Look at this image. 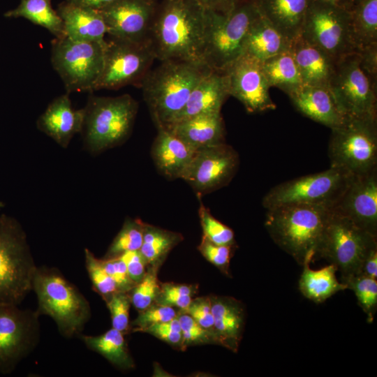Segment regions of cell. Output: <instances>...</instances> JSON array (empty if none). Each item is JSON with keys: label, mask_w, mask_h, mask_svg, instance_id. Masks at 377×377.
Returning a JSON list of instances; mask_svg holds the SVG:
<instances>
[{"label": "cell", "mask_w": 377, "mask_h": 377, "mask_svg": "<svg viewBox=\"0 0 377 377\" xmlns=\"http://www.w3.org/2000/svg\"><path fill=\"white\" fill-rule=\"evenodd\" d=\"M207 24V10L195 0H163L149 36L156 59L205 65Z\"/></svg>", "instance_id": "6da1fadb"}, {"label": "cell", "mask_w": 377, "mask_h": 377, "mask_svg": "<svg viewBox=\"0 0 377 377\" xmlns=\"http://www.w3.org/2000/svg\"><path fill=\"white\" fill-rule=\"evenodd\" d=\"M210 71L200 64L168 60L147 72L140 86L157 128L169 127L195 86Z\"/></svg>", "instance_id": "7a4b0ae2"}, {"label": "cell", "mask_w": 377, "mask_h": 377, "mask_svg": "<svg viewBox=\"0 0 377 377\" xmlns=\"http://www.w3.org/2000/svg\"><path fill=\"white\" fill-rule=\"evenodd\" d=\"M332 207L292 204L267 209L265 226L273 241L302 265L316 258Z\"/></svg>", "instance_id": "3957f363"}, {"label": "cell", "mask_w": 377, "mask_h": 377, "mask_svg": "<svg viewBox=\"0 0 377 377\" xmlns=\"http://www.w3.org/2000/svg\"><path fill=\"white\" fill-rule=\"evenodd\" d=\"M33 291L38 300L37 312L50 316L63 337L69 339L81 334L91 318L89 303L58 269L38 267Z\"/></svg>", "instance_id": "277c9868"}, {"label": "cell", "mask_w": 377, "mask_h": 377, "mask_svg": "<svg viewBox=\"0 0 377 377\" xmlns=\"http://www.w3.org/2000/svg\"><path fill=\"white\" fill-rule=\"evenodd\" d=\"M84 108L82 135L85 149L97 154L122 144L129 137L138 104L129 94L90 96Z\"/></svg>", "instance_id": "5b68a950"}, {"label": "cell", "mask_w": 377, "mask_h": 377, "mask_svg": "<svg viewBox=\"0 0 377 377\" xmlns=\"http://www.w3.org/2000/svg\"><path fill=\"white\" fill-rule=\"evenodd\" d=\"M259 14L255 0H237L227 14L207 10L204 64L225 71L240 57L250 27Z\"/></svg>", "instance_id": "8992f818"}, {"label": "cell", "mask_w": 377, "mask_h": 377, "mask_svg": "<svg viewBox=\"0 0 377 377\" xmlns=\"http://www.w3.org/2000/svg\"><path fill=\"white\" fill-rule=\"evenodd\" d=\"M37 267L21 224L1 214L0 303L20 305L33 290Z\"/></svg>", "instance_id": "52a82bcc"}, {"label": "cell", "mask_w": 377, "mask_h": 377, "mask_svg": "<svg viewBox=\"0 0 377 377\" xmlns=\"http://www.w3.org/2000/svg\"><path fill=\"white\" fill-rule=\"evenodd\" d=\"M377 246V237L332 208L316 258H325L341 274V282L361 274L365 258Z\"/></svg>", "instance_id": "ba28073f"}, {"label": "cell", "mask_w": 377, "mask_h": 377, "mask_svg": "<svg viewBox=\"0 0 377 377\" xmlns=\"http://www.w3.org/2000/svg\"><path fill=\"white\" fill-rule=\"evenodd\" d=\"M328 155L330 167L353 176L377 169V118H346L331 129Z\"/></svg>", "instance_id": "9c48e42d"}, {"label": "cell", "mask_w": 377, "mask_h": 377, "mask_svg": "<svg viewBox=\"0 0 377 377\" xmlns=\"http://www.w3.org/2000/svg\"><path fill=\"white\" fill-rule=\"evenodd\" d=\"M105 44L106 40H75L66 36L52 40V65L67 93L95 90L103 67Z\"/></svg>", "instance_id": "30bf717a"}, {"label": "cell", "mask_w": 377, "mask_h": 377, "mask_svg": "<svg viewBox=\"0 0 377 377\" xmlns=\"http://www.w3.org/2000/svg\"><path fill=\"white\" fill-rule=\"evenodd\" d=\"M353 175L334 167L295 178L271 188L263 197L266 209L292 205L309 204L333 207Z\"/></svg>", "instance_id": "8fae6325"}, {"label": "cell", "mask_w": 377, "mask_h": 377, "mask_svg": "<svg viewBox=\"0 0 377 377\" xmlns=\"http://www.w3.org/2000/svg\"><path fill=\"white\" fill-rule=\"evenodd\" d=\"M334 60L357 53L354 45L348 9L321 0H311L300 36Z\"/></svg>", "instance_id": "7c38bea8"}, {"label": "cell", "mask_w": 377, "mask_h": 377, "mask_svg": "<svg viewBox=\"0 0 377 377\" xmlns=\"http://www.w3.org/2000/svg\"><path fill=\"white\" fill-rule=\"evenodd\" d=\"M329 89L346 118H377V85L363 71L358 53L337 62Z\"/></svg>", "instance_id": "4fadbf2b"}, {"label": "cell", "mask_w": 377, "mask_h": 377, "mask_svg": "<svg viewBox=\"0 0 377 377\" xmlns=\"http://www.w3.org/2000/svg\"><path fill=\"white\" fill-rule=\"evenodd\" d=\"M37 311L0 303V373H12L37 347L40 337Z\"/></svg>", "instance_id": "5bb4252c"}, {"label": "cell", "mask_w": 377, "mask_h": 377, "mask_svg": "<svg viewBox=\"0 0 377 377\" xmlns=\"http://www.w3.org/2000/svg\"><path fill=\"white\" fill-rule=\"evenodd\" d=\"M155 59L149 40L132 42L112 38L106 40L103 67L95 90L140 85Z\"/></svg>", "instance_id": "9a60e30c"}, {"label": "cell", "mask_w": 377, "mask_h": 377, "mask_svg": "<svg viewBox=\"0 0 377 377\" xmlns=\"http://www.w3.org/2000/svg\"><path fill=\"white\" fill-rule=\"evenodd\" d=\"M239 164L236 150L225 142L195 151L181 179L187 182L198 197L228 185Z\"/></svg>", "instance_id": "2e32d148"}, {"label": "cell", "mask_w": 377, "mask_h": 377, "mask_svg": "<svg viewBox=\"0 0 377 377\" xmlns=\"http://www.w3.org/2000/svg\"><path fill=\"white\" fill-rule=\"evenodd\" d=\"M230 96L239 101L250 113L273 110L276 105L272 100L270 86L262 67V62L243 54L226 71Z\"/></svg>", "instance_id": "e0dca14e"}, {"label": "cell", "mask_w": 377, "mask_h": 377, "mask_svg": "<svg viewBox=\"0 0 377 377\" xmlns=\"http://www.w3.org/2000/svg\"><path fill=\"white\" fill-rule=\"evenodd\" d=\"M156 10L154 0H117L98 11L112 38L144 42L149 40Z\"/></svg>", "instance_id": "ac0fdd59"}, {"label": "cell", "mask_w": 377, "mask_h": 377, "mask_svg": "<svg viewBox=\"0 0 377 377\" xmlns=\"http://www.w3.org/2000/svg\"><path fill=\"white\" fill-rule=\"evenodd\" d=\"M332 209L377 237V169L353 176Z\"/></svg>", "instance_id": "d6986e66"}, {"label": "cell", "mask_w": 377, "mask_h": 377, "mask_svg": "<svg viewBox=\"0 0 377 377\" xmlns=\"http://www.w3.org/2000/svg\"><path fill=\"white\" fill-rule=\"evenodd\" d=\"M84 117V108H73L69 93L54 98L38 117V128L66 148L73 137L81 133Z\"/></svg>", "instance_id": "ffe728a7"}, {"label": "cell", "mask_w": 377, "mask_h": 377, "mask_svg": "<svg viewBox=\"0 0 377 377\" xmlns=\"http://www.w3.org/2000/svg\"><path fill=\"white\" fill-rule=\"evenodd\" d=\"M229 96L228 80L225 71H210L195 86L184 108L169 127L196 115L221 112Z\"/></svg>", "instance_id": "44dd1931"}, {"label": "cell", "mask_w": 377, "mask_h": 377, "mask_svg": "<svg viewBox=\"0 0 377 377\" xmlns=\"http://www.w3.org/2000/svg\"><path fill=\"white\" fill-rule=\"evenodd\" d=\"M288 96L300 113L330 129L340 126L346 119L329 88L302 85Z\"/></svg>", "instance_id": "7402d4cb"}, {"label": "cell", "mask_w": 377, "mask_h": 377, "mask_svg": "<svg viewBox=\"0 0 377 377\" xmlns=\"http://www.w3.org/2000/svg\"><path fill=\"white\" fill-rule=\"evenodd\" d=\"M195 152V150L168 129L158 128L151 154L156 168L165 178H181Z\"/></svg>", "instance_id": "603a6c76"}, {"label": "cell", "mask_w": 377, "mask_h": 377, "mask_svg": "<svg viewBox=\"0 0 377 377\" xmlns=\"http://www.w3.org/2000/svg\"><path fill=\"white\" fill-rule=\"evenodd\" d=\"M290 51L299 68L303 85L329 88L338 61L301 36L291 42Z\"/></svg>", "instance_id": "cb8c5ba5"}, {"label": "cell", "mask_w": 377, "mask_h": 377, "mask_svg": "<svg viewBox=\"0 0 377 377\" xmlns=\"http://www.w3.org/2000/svg\"><path fill=\"white\" fill-rule=\"evenodd\" d=\"M166 129L195 151L224 142L225 127L221 112L196 115Z\"/></svg>", "instance_id": "d4e9b609"}, {"label": "cell", "mask_w": 377, "mask_h": 377, "mask_svg": "<svg viewBox=\"0 0 377 377\" xmlns=\"http://www.w3.org/2000/svg\"><path fill=\"white\" fill-rule=\"evenodd\" d=\"M57 12L66 37L75 40L105 41L107 27L98 10L66 1L59 6Z\"/></svg>", "instance_id": "484cf974"}, {"label": "cell", "mask_w": 377, "mask_h": 377, "mask_svg": "<svg viewBox=\"0 0 377 377\" xmlns=\"http://www.w3.org/2000/svg\"><path fill=\"white\" fill-rule=\"evenodd\" d=\"M210 300L214 330L219 343L237 352L244 326L243 306L232 297H214Z\"/></svg>", "instance_id": "4316f807"}, {"label": "cell", "mask_w": 377, "mask_h": 377, "mask_svg": "<svg viewBox=\"0 0 377 377\" xmlns=\"http://www.w3.org/2000/svg\"><path fill=\"white\" fill-rule=\"evenodd\" d=\"M258 8L291 42L300 36L311 0H255Z\"/></svg>", "instance_id": "83f0119b"}, {"label": "cell", "mask_w": 377, "mask_h": 377, "mask_svg": "<svg viewBox=\"0 0 377 377\" xmlns=\"http://www.w3.org/2000/svg\"><path fill=\"white\" fill-rule=\"evenodd\" d=\"M290 45L291 41L260 13L249 30L244 54L263 62L274 56L289 51Z\"/></svg>", "instance_id": "f1b7e54d"}, {"label": "cell", "mask_w": 377, "mask_h": 377, "mask_svg": "<svg viewBox=\"0 0 377 377\" xmlns=\"http://www.w3.org/2000/svg\"><path fill=\"white\" fill-rule=\"evenodd\" d=\"M311 260L302 265L303 271L299 281L301 293L312 302H324L337 293L347 289V286L339 282L336 276L337 267L332 265L314 270L310 268Z\"/></svg>", "instance_id": "f546056e"}, {"label": "cell", "mask_w": 377, "mask_h": 377, "mask_svg": "<svg viewBox=\"0 0 377 377\" xmlns=\"http://www.w3.org/2000/svg\"><path fill=\"white\" fill-rule=\"evenodd\" d=\"M79 337L89 349L101 354L114 366L123 369L133 367L134 363L121 332L112 327L98 336L80 334Z\"/></svg>", "instance_id": "4dcf8cb0"}, {"label": "cell", "mask_w": 377, "mask_h": 377, "mask_svg": "<svg viewBox=\"0 0 377 377\" xmlns=\"http://www.w3.org/2000/svg\"><path fill=\"white\" fill-rule=\"evenodd\" d=\"M348 10L352 38L357 53L377 44V0H361Z\"/></svg>", "instance_id": "1f68e13d"}, {"label": "cell", "mask_w": 377, "mask_h": 377, "mask_svg": "<svg viewBox=\"0 0 377 377\" xmlns=\"http://www.w3.org/2000/svg\"><path fill=\"white\" fill-rule=\"evenodd\" d=\"M6 17H24L49 31L55 38L65 37L64 24L51 0H20L14 9L4 13Z\"/></svg>", "instance_id": "d6a6232c"}, {"label": "cell", "mask_w": 377, "mask_h": 377, "mask_svg": "<svg viewBox=\"0 0 377 377\" xmlns=\"http://www.w3.org/2000/svg\"><path fill=\"white\" fill-rule=\"evenodd\" d=\"M262 67L270 87H277L288 95L303 85L299 68L290 50L263 61Z\"/></svg>", "instance_id": "836d02e7"}, {"label": "cell", "mask_w": 377, "mask_h": 377, "mask_svg": "<svg viewBox=\"0 0 377 377\" xmlns=\"http://www.w3.org/2000/svg\"><path fill=\"white\" fill-rule=\"evenodd\" d=\"M182 239L179 234L145 223L140 251L147 263H155Z\"/></svg>", "instance_id": "e575fe53"}, {"label": "cell", "mask_w": 377, "mask_h": 377, "mask_svg": "<svg viewBox=\"0 0 377 377\" xmlns=\"http://www.w3.org/2000/svg\"><path fill=\"white\" fill-rule=\"evenodd\" d=\"M145 223L126 219L121 230L110 246L105 258L117 257L131 251H139L143 241Z\"/></svg>", "instance_id": "d590c367"}, {"label": "cell", "mask_w": 377, "mask_h": 377, "mask_svg": "<svg viewBox=\"0 0 377 377\" xmlns=\"http://www.w3.org/2000/svg\"><path fill=\"white\" fill-rule=\"evenodd\" d=\"M352 290L357 302L371 323L377 309V280L362 274L353 276L342 282Z\"/></svg>", "instance_id": "8d00e7d4"}, {"label": "cell", "mask_w": 377, "mask_h": 377, "mask_svg": "<svg viewBox=\"0 0 377 377\" xmlns=\"http://www.w3.org/2000/svg\"><path fill=\"white\" fill-rule=\"evenodd\" d=\"M85 266L93 288L103 298L108 300L119 291L115 281L104 269L101 260L95 257L88 249H84Z\"/></svg>", "instance_id": "74e56055"}, {"label": "cell", "mask_w": 377, "mask_h": 377, "mask_svg": "<svg viewBox=\"0 0 377 377\" xmlns=\"http://www.w3.org/2000/svg\"><path fill=\"white\" fill-rule=\"evenodd\" d=\"M203 237L219 245H235L232 230L216 219L202 203L198 210Z\"/></svg>", "instance_id": "f35d334b"}, {"label": "cell", "mask_w": 377, "mask_h": 377, "mask_svg": "<svg viewBox=\"0 0 377 377\" xmlns=\"http://www.w3.org/2000/svg\"><path fill=\"white\" fill-rule=\"evenodd\" d=\"M131 290V301L137 309L142 311L151 306L158 296L160 290L156 273H146L143 279Z\"/></svg>", "instance_id": "ab89813d"}, {"label": "cell", "mask_w": 377, "mask_h": 377, "mask_svg": "<svg viewBox=\"0 0 377 377\" xmlns=\"http://www.w3.org/2000/svg\"><path fill=\"white\" fill-rule=\"evenodd\" d=\"M105 302L110 312L112 327L126 333L129 330L130 295L127 292L118 291Z\"/></svg>", "instance_id": "60d3db41"}, {"label": "cell", "mask_w": 377, "mask_h": 377, "mask_svg": "<svg viewBox=\"0 0 377 377\" xmlns=\"http://www.w3.org/2000/svg\"><path fill=\"white\" fill-rule=\"evenodd\" d=\"M177 318L181 327L182 346L190 343L210 341L219 343L214 332L202 327L188 314H182Z\"/></svg>", "instance_id": "b9f144b4"}, {"label": "cell", "mask_w": 377, "mask_h": 377, "mask_svg": "<svg viewBox=\"0 0 377 377\" xmlns=\"http://www.w3.org/2000/svg\"><path fill=\"white\" fill-rule=\"evenodd\" d=\"M235 246L216 244L203 237L198 249L209 262L219 268L223 273L228 274L230 260L235 250Z\"/></svg>", "instance_id": "7bdbcfd3"}, {"label": "cell", "mask_w": 377, "mask_h": 377, "mask_svg": "<svg viewBox=\"0 0 377 377\" xmlns=\"http://www.w3.org/2000/svg\"><path fill=\"white\" fill-rule=\"evenodd\" d=\"M177 317L175 309L168 305L159 304L157 306H149L142 310V312L134 321L137 326L133 331L147 325L171 320Z\"/></svg>", "instance_id": "ee69618b"}, {"label": "cell", "mask_w": 377, "mask_h": 377, "mask_svg": "<svg viewBox=\"0 0 377 377\" xmlns=\"http://www.w3.org/2000/svg\"><path fill=\"white\" fill-rule=\"evenodd\" d=\"M105 272L115 281L119 291L128 292L135 285L129 278L124 262L120 256L101 260Z\"/></svg>", "instance_id": "f6af8a7d"}, {"label": "cell", "mask_w": 377, "mask_h": 377, "mask_svg": "<svg viewBox=\"0 0 377 377\" xmlns=\"http://www.w3.org/2000/svg\"><path fill=\"white\" fill-rule=\"evenodd\" d=\"M192 290L186 285L165 284L160 295L161 304L186 309L191 302Z\"/></svg>", "instance_id": "bcb514c9"}, {"label": "cell", "mask_w": 377, "mask_h": 377, "mask_svg": "<svg viewBox=\"0 0 377 377\" xmlns=\"http://www.w3.org/2000/svg\"><path fill=\"white\" fill-rule=\"evenodd\" d=\"M149 332L160 339L171 344L182 342V332L178 318L159 323L151 324L140 328L135 332Z\"/></svg>", "instance_id": "7dc6e473"}, {"label": "cell", "mask_w": 377, "mask_h": 377, "mask_svg": "<svg viewBox=\"0 0 377 377\" xmlns=\"http://www.w3.org/2000/svg\"><path fill=\"white\" fill-rule=\"evenodd\" d=\"M183 310L202 327L214 332L210 299L199 298L192 300L190 304Z\"/></svg>", "instance_id": "c3c4849f"}, {"label": "cell", "mask_w": 377, "mask_h": 377, "mask_svg": "<svg viewBox=\"0 0 377 377\" xmlns=\"http://www.w3.org/2000/svg\"><path fill=\"white\" fill-rule=\"evenodd\" d=\"M119 256L125 263L131 280L135 284L139 283L146 274L145 266L147 263L140 250L127 251Z\"/></svg>", "instance_id": "681fc988"}, {"label": "cell", "mask_w": 377, "mask_h": 377, "mask_svg": "<svg viewBox=\"0 0 377 377\" xmlns=\"http://www.w3.org/2000/svg\"><path fill=\"white\" fill-rule=\"evenodd\" d=\"M358 54L363 71L372 82L377 85V44L360 51Z\"/></svg>", "instance_id": "f907efd6"}, {"label": "cell", "mask_w": 377, "mask_h": 377, "mask_svg": "<svg viewBox=\"0 0 377 377\" xmlns=\"http://www.w3.org/2000/svg\"><path fill=\"white\" fill-rule=\"evenodd\" d=\"M205 10L221 14L228 13L237 0H195Z\"/></svg>", "instance_id": "816d5d0a"}, {"label": "cell", "mask_w": 377, "mask_h": 377, "mask_svg": "<svg viewBox=\"0 0 377 377\" xmlns=\"http://www.w3.org/2000/svg\"><path fill=\"white\" fill-rule=\"evenodd\" d=\"M361 274L377 279V246L372 249L365 258Z\"/></svg>", "instance_id": "f5cc1de1"}, {"label": "cell", "mask_w": 377, "mask_h": 377, "mask_svg": "<svg viewBox=\"0 0 377 377\" xmlns=\"http://www.w3.org/2000/svg\"><path fill=\"white\" fill-rule=\"evenodd\" d=\"M117 0H66V1L99 10Z\"/></svg>", "instance_id": "db71d44e"}, {"label": "cell", "mask_w": 377, "mask_h": 377, "mask_svg": "<svg viewBox=\"0 0 377 377\" xmlns=\"http://www.w3.org/2000/svg\"><path fill=\"white\" fill-rule=\"evenodd\" d=\"M330 2L336 5H339L347 9L348 0H321Z\"/></svg>", "instance_id": "11a10c76"}, {"label": "cell", "mask_w": 377, "mask_h": 377, "mask_svg": "<svg viewBox=\"0 0 377 377\" xmlns=\"http://www.w3.org/2000/svg\"><path fill=\"white\" fill-rule=\"evenodd\" d=\"M361 0H348L347 9L349 10L353 5L357 3Z\"/></svg>", "instance_id": "9f6ffc18"}]
</instances>
